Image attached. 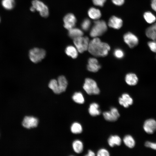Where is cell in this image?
<instances>
[{
	"instance_id": "cell-1",
	"label": "cell",
	"mask_w": 156,
	"mask_h": 156,
	"mask_svg": "<svg viewBox=\"0 0 156 156\" xmlns=\"http://www.w3.org/2000/svg\"><path fill=\"white\" fill-rule=\"evenodd\" d=\"M110 49L108 44L101 42L99 38L96 37L90 41L88 50L94 56L104 57L108 55Z\"/></svg>"
},
{
	"instance_id": "cell-2",
	"label": "cell",
	"mask_w": 156,
	"mask_h": 156,
	"mask_svg": "<svg viewBox=\"0 0 156 156\" xmlns=\"http://www.w3.org/2000/svg\"><path fill=\"white\" fill-rule=\"evenodd\" d=\"M107 27L105 22L103 20H97L94 22L90 33L93 38L97 37L102 35L107 31Z\"/></svg>"
},
{
	"instance_id": "cell-3",
	"label": "cell",
	"mask_w": 156,
	"mask_h": 156,
	"mask_svg": "<svg viewBox=\"0 0 156 156\" xmlns=\"http://www.w3.org/2000/svg\"><path fill=\"white\" fill-rule=\"evenodd\" d=\"M83 88L89 95H97L100 93V90L96 81L89 78H86Z\"/></svg>"
},
{
	"instance_id": "cell-4",
	"label": "cell",
	"mask_w": 156,
	"mask_h": 156,
	"mask_svg": "<svg viewBox=\"0 0 156 156\" xmlns=\"http://www.w3.org/2000/svg\"><path fill=\"white\" fill-rule=\"evenodd\" d=\"M89 40L86 36H81L73 39V42L78 52L82 53L88 50Z\"/></svg>"
},
{
	"instance_id": "cell-5",
	"label": "cell",
	"mask_w": 156,
	"mask_h": 156,
	"mask_svg": "<svg viewBox=\"0 0 156 156\" xmlns=\"http://www.w3.org/2000/svg\"><path fill=\"white\" fill-rule=\"evenodd\" d=\"M46 52L43 49L34 48L31 49L29 52V56L31 61L34 63H38L45 57Z\"/></svg>"
},
{
	"instance_id": "cell-6",
	"label": "cell",
	"mask_w": 156,
	"mask_h": 156,
	"mask_svg": "<svg viewBox=\"0 0 156 156\" xmlns=\"http://www.w3.org/2000/svg\"><path fill=\"white\" fill-rule=\"evenodd\" d=\"M32 5L35 10L38 12L42 16L46 17L48 16V8L43 2L40 0H34L32 2Z\"/></svg>"
},
{
	"instance_id": "cell-7",
	"label": "cell",
	"mask_w": 156,
	"mask_h": 156,
	"mask_svg": "<svg viewBox=\"0 0 156 156\" xmlns=\"http://www.w3.org/2000/svg\"><path fill=\"white\" fill-rule=\"evenodd\" d=\"M123 39L125 43L131 48L136 46L138 43L139 40L137 37L130 32L125 34L123 36Z\"/></svg>"
},
{
	"instance_id": "cell-8",
	"label": "cell",
	"mask_w": 156,
	"mask_h": 156,
	"mask_svg": "<svg viewBox=\"0 0 156 156\" xmlns=\"http://www.w3.org/2000/svg\"><path fill=\"white\" fill-rule=\"evenodd\" d=\"M64 27L69 30L75 27L77 22L75 16L71 13L66 14L63 18Z\"/></svg>"
},
{
	"instance_id": "cell-9",
	"label": "cell",
	"mask_w": 156,
	"mask_h": 156,
	"mask_svg": "<svg viewBox=\"0 0 156 156\" xmlns=\"http://www.w3.org/2000/svg\"><path fill=\"white\" fill-rule=\"evenodd\" d=\"M145 132L148 134H152L156 131V121L153 119L146 120L143 125Z\"/></svg>"
},
{
	"instance_id": "cell-10",
	"label": "cell",
	"mask_w": 156,
	"mask_h": 156,
	"mask_svg": "<svg viewBox=\"0 0 156 156\" xmlns=\"http://www.w3.org/2000/svg\"><path fill=\"white\" fill-rule=\"evenodd\" d=\"M38 123V119L33 116H25L23 121L22 125L25 128L30 129L37 127Z\"/></svg>"
},
{
	"instance_id": "cell-11",
	"label": "cell",
	"mask_w": 156,
	"mask_h": 156,
	"mask_svg": "<svg viewBox=\"0 0 156 156\" xmlns=\"http://www.w3.org/2000/svg\"><path fill=\"white\" fill-rule=\"evenodd\" d=\"M88 63L87 68L90 72H97L101 68V66L99 64L98 61L95 58H90L88 59Z\"/></svg>"
},
{
	"instance_id": "cell-12",
	"label": "cell",
	"mask_w": 156,
	"mask_h": 156,
	"mask_svg": "<svg viewBox=\"0 0 156 156\" xmlns=\"http://www.w3.org/2000/svg\"><path fill=\"white\" fill-rule=\"evenodd\" d=\"M109 26L114 29H119L122 26V21L120 18L115 16H112L109 19Z\"/></svg>"
},
{
	"instance_id": "cell-13",
	"label": "cell",
	"mask_w": 156,
	"mask_h": 156,
	"mask_svg": "<svg viewBox=\"0 0 156 156\" xmlns=\"http://www.w3.org/2000/svg\"><path fill=\"white\" fill-rule=\"evenodd\" d=\"M119 104L124 107L127 108L129 105L132 104L133 100L130 95L127 93L123 94L121 97L119 98Z\"/></svg>"
},
{
	"instance_id": "cell-14",
	"label": "cell",
	"mask_w": 156,
	"mask_h": 156,
	"mask_svg": "<svg viewBox=\"0 0 156 156\" xmlns=\"http://www.w3.org/2000/svg\"><path fill=\"white\" fill-rule=\"evenodd\" d=\"M146 35L152 40H156V23L148 27L146 30Z\"/></svg>"
},
{
	"instance_id": "cell-15",
	"label": "cell",
	"mask_w": 156,
	"mask_h": 156,
	"mask_svg": "<svg viewBox=\"0 0 156 156\" xmlns=\"http://www.w3.org/2000/svg\"><path fill=\"white\" fill-rule=\"evenodd\" d=\"M126 83L130 86L136 85L138 81V78L137 75L133 73L127 74L125 77Z\"/></svg>"
},
{
	"instance_id": "cell-16",
	"label": "cell",
	"mask_w": 156,
	"mask_h": 156,
	"mask_svg": "<svg viewBox=\"0 0 156 156\" xmlns=\"http://www.w3.org/2000/svg\"><path fill=\"white\" fill-rule=\"evenodd\" d=\"M69 36L73 40L77 38L82 36L83 33L80 29L74 27L68 30Z\"/></svg>"
},
{
	"instance_id": "cell-17",
	"label": "cell",
	"mask_w": 156,
	"mask_h": 156,
	"mask_svg": "<svg viewBox=\"0 0 156 156\" xmlns=\"http://www.w3.org/2000/svg\"><path fill=\"white\" fill-rule=\"evenodd\" d=\"M99 108V105L97 103H93L90 104L88 109L90 114L93 116L100 115L101 111Z\"/></svg>"
},
{
	"instance_id": "cell-18",
	"label": "cell",
	"mask_w": 156,
	"mask_h": 156,
	"mask_svg": "<svg viewBox=\"0 0 156 156\" xmlns=\"http://www.w3.org/2000/svg\"><path fill=\"white\" fill-rule=\"evenodd\" d=\"M88 14L89 17L94 20H97L100 18L101 13L100 10L95 8L92 7L88 10Z\"/></svg>"
},
{
	"instance_id": "cell-19",
	"label": "cell",
	"mask_w": 156,
	"mask_h": 156,
	"mask_svg": "<svg viewBox=\"0 0 156 156\" xmlns=\"http://www.w3.org/2000/svg\"><path fill=\"white\" fill-rule=\"evenodd\" d=\"M58 86L61 93L65 91L68 85L67 80L63 76H59L57 80Z\"/></svg>"
},
{
	"instance_id": "cell-20",
	"label": "cell",
	"mask_w": 156,
	"mask_h": 156,
	"mask_svg": "<svg viewBox=\"0 0 156 156\" xmlns=\"http://www.w3.org/2000/svg\"><path fill=\"white\" fill-rule=\"evenodd\" d=\"M108 143L111 147H113L115 145L119 146L121 144V140L120 137L117 135H111L108 139Z\"/></svg>"
},
{
	"instance_id": "cell-21",
	"label": "cell",
	"mask_w": 156,
	"mask_h": 156,
	"mask_svg": "<svg viewBox=\"0 0 156 156\" xmlns=\"http://www.w3.org/2000/svg\"><path fill=\"white\" fill-rule=\"evenodd\" d=\"M65 52L68 55L73 58H76L78 56V51L76 48L73 46L70 45L67 47Z\"/></svg>"
},
{
	"instance_id": "cell-22",
	"label": "cell",
	"mask_w": 156,
	"mask_h": 156,
	"mask_svg": "<svg viewBox=\"0 0 156 156\" xmlns=\"http://www.w3.org/2000/svg\"><path fill=\"white\" fill-rule=\"evenodd\" d=\"M123 141L125 144L130 148L134 147L135 145V142L133 137L130 135H127L124 137Z\"/></svg>"
},
{
	"instance_id": "cell-23",
	"label": "cell",
	"mask_w": 156,
	"mask_h": 156,
	"mask_svg": "<svg viewBox=\"0 0 156 156\" xmlns=\"http://www.w3.org/2000/svg\"><path fill=\"white\" fill-rule=\"evenodd\" d=\"M14 0H2L1 4L3 7L7 10H12L15 5Z\"/></svg>"
},
{
	"instance_id": "cell-24",
	"label": "cell",
	"mask_w": 156,
	"mask_h": 156,
	"mask_svg": "<svg viewBox=\"0 0 156 156\" xmlns=\"http://www.w3.org/2000/svg\"><path fill=\"white\" fill-rule=\"evenodd\" d=\"M73 147L76 153H81L83 150V145L81 141L77 140L73 142Z\"/></svg>"
},
{
	"instance_id": "cell-25",
	"label": "cell",
	"mask_w": 156,
	"mask_h": 156,
	"mask_svg": "<svg viewBox=\"0 0 156 156\" xmlns=\"http://www.w3.org/2000/svg\"><path fill=\"white\" fill-rule=\"evenodd\" d=\"M49 87L55 94H59L61 93L57 81L53 79L51 80L49 84Z\"/></svg>"
},
{
	"instance_id": "cell-26",
	"label": "cell",
	"mask_w": 156,
	"mask_h": 156,
	"mask_svg": "<svg viewBox=\"0 0 156 156\" xmlns=\"http://www.w3.org/2000/svg\"><path fill=\"white\" fill-rule=\"evenodd\" d=\"M143 16L146 21L149 24L154 23L156 20L155 16L150 12L148 11L145 12Z\"/></svg>"
},
{
	"instance_id": "cell-27",
	"label": "cell",
	"mask_w": 156,
	"mask_h": 156,
	"mask_svg": "<svg viewBox=\"0 0 156 156\" xmlns=\"http://www.w3.org/2000/svg\"><path fill=\"white\" fill-rule=\"evenodd\" d=\"M72 98L76 103L82 104L84 102V99L82 94L80 92H76L73 95Z\"/></svg>"
},
{
	"instance_id": "cell-28",
	"label": "cell",
	"mask_w": 156,
	"mask_h": 156,
	"mask_svg": "<svg viewBox=\"0 0 156 156\" xmlns=\"http://www.w3.org/2000/svg\"><path fill=\"white\" fill-rule=\"evenodd\" d=\"M71 132L75 134L79 133L81 132L82 128L81 125L79 123L75 122L73 123L71 127Z\"/></svg>"
},
{
	"instance_id": "cell-29",
	"label": "cell",
	"mask_w": 156,
	"mask_h": 156,
	"mask_svg": "<svg viewBox=\"0 0 156 156\" xmlns=\"http://www.w3.org/2000/svg\"><path fill=\"white\" fill-rule=\"evenodd\" d=\"M103 115L104 118L109 121L113 122L116 121L118 118L114 116L110 111L103 112Z\"/></svg>"
},
{
	"instance_id": "cell-30",
	"label": "cell",
	"mask_w": 156,
	"mask_h": 156,
	"mask_svg": "<svg viewBox=\"0 0 156 156\" xmlns=\"http://www.w3.org/2000/svg\"><path fill=\"white\" fill-rule=\"evenodd\" d=\"M91 25V22L88 18L84 19L81 24L82 29L84 31H86L89 29Z\"/></svg>"
},
{
	"instance_id": "cell-31",
	"label": "cell",
	"mask_w": 156,
	"mask_h": 156,
	"mask_svg": "<svg viewBox=\"0 0 156 156\" xmlns=\"http://www.w3.org/2000/svg\"><path fill=\"white\" fill-rule=\"evenodd\" d=\"M114 56L118 59H121L124 56V54L123 51L119 49H116L114 53Z\"/></svg>"
},
{
	"instance_id": "cell-32",
	"label": "cell",
	"mask_w": 156,
	"mask_h": 156,
	"mask_svg": "<svg viewBox=\"0 0 156 156\" xmlns=\"http://www.w3.org/2000/svg\"><path fill=\"white\" fill-rule=\"evenodd\" d=\"M148 46L152 52L156 53V41L152 40L148 42Z\"/></svg>"
},
{
	"instance_id": "cell-33",
	"label": "cell",
	"mask_w": 156,
	"mask_h": 156,
	"mask_svg": "<svg viewBox=\"0 0 156 156\" xmlns=\"http://www.w3.org/2000/svg\"><path fill=\"white\" fill-rule=\"evenodd\" d=\"M97 155L98 156H109V153L106 149L102 148L98 151Z\"/></svg>"
},
{
	"instance_id": "cell-34",
	"label": "cell",
	"mask_w": 156,
	"mask_h": 156,
	"mask_svg": "<svg viewBox=\"0 0 156 156\" xmlns=\"http://www.w3.org/2000/svg\"><path fill=\"white\" fill-rule=\"evenodd\" d=\"M144 145L145 146L147 147L156 150V143L147 141L145 142Z\"/></svg>"
},
{
	"instance_id": "cell-35",
	"label": "cell",
	"mask_w": 156,
	"mask_h": 156,
	"mask_svg": "<svg viewBox=\"0 0 156 156\" xmlns=\"http://www.w3.org/2000/svg\"><path fill=\"white\" fill-rule=\"evenodd\" d=\"M106 1V0H92V2L95 5L102 7Z\"/></svg>"
},
{
	"instance_id": "cell-36",
	"label": "cell",
	"mask_w": 156,
	"mask_h": 156,
	"mask_svg": "<svg viewBox=\"0 0 156 156\" xmlns=\"http://www.w3.org/2000/svg\"><path fill=\"white\" fill-rule=\"evenodd\" d=\"M110 112L112 115L115 117L118 118L120 116V114L118 109L115 107H113L111 108Z\"/></svg>"
},
{
	"instance_id": "cell-37",
	"label": "cell",
	"mask_w": 156,
	"mask_h": 156,
	"mask_svg": "<svg viewBox=\"0 0 156 156\" xmlns=\"http://www.w3.org/2000/svg\"><path fill=\"white\" fill-rule=\"evenodd\" d=\"M112 3L118 6L122 5L124 3L125 0H112Z\"/></svg>"
},
{
	"instance_id": "cell-38",
	"label": "cell",
	"mask_w": 156,
	"mask_h": 156,
	"mask_svg": "<svg viewBox=\"0 0 156 156\" xmlns=\"http://www.w3.org/2000/svg\"><path fill=\"white\" fill-rule=\"evenodd\" d=\"M151 5L152 9L156 12V0H151Z\"/></svg>"
},
{
	"instance_id": "cell-39",
	"label": "cell",
	"mask_w": 156,
	"mask_h": 156,
	"mask_svg": "<svg viewBox=\"0 0 156 156\" xmlns=\"http://www.w3.org/2000/svg\"><path fill=\"white\" fill-rule=\"evenodd\" d=\"M95 155V153L91 150H89L88 154L86 155V156H94Z\"/></svg>"
},
{
	"instance_id": "cell-40",
	"label": "cell",
	"mask_w": 156,
	"mask_h": 156,
	"mask_svg": "<svg viewBox=\"0 0 156 156\" xmlns=\"http://www.w3.org/2000/svg\"><path fill=\"white\" fill-rule=\"evenodd\" d=\"M30 10L32 12H34V11H36L35 8H34L32 6L30 7Z\"/></svg>"
},
{
	"instance_id": "cell-41",
	"label": "cell",
	"mask_w": 156,
	"mask_h": 156,
	"mask_svg": "<svg viewBox=\"0 0 156 156\" xmlns=\"http://www.w3.org/2000/svg\"><path fill=\"white\" fill-rule=\"evenodd\" d=\"M0 21H1V18H0Z\"/></svg>"
}]
</instances>
